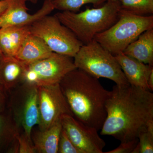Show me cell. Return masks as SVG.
Returning a JSON list of instances; mask_svg holds the SVG:
<instances>
[{"label":"cell","instance_id":"30","mask_svg":"<svg viewBox=\"0 0 153 153\" xmlns=\"http://www.w3.org/2000/svg\"><path fill=\"white\" fill-rule=\"evenodd\" d=\"M107 1H119V0H107Z\"/></svg>","mask_w":153,"mask_h":153},{"label":"cell","instance_id":"6","mask_svg":"<svg viewBox=\"0 0 153 153\" xmlns=\"http://www.w3.org/2000/svg\"><path fill=\"white\" fill-rule=\"evenodd\" d=\"M30 33L40 38L52 52L73 58L83 44L55 15H49L30 25Z\"/></svg>","mask_w":153,"mask_h":153},{"label":"cell","instance_id":"14","mask_svg":"<svg viewBox=\"0 0 153 153\" xmlns=\"http://www.w3.org/2000/svg\"><path fill=\"white\" fill-rule=\"evenodd\" d=\"M123 53L145 64L153 66V29L142 33Z\"/></svg>","mask_w":153,"mask_h":153},{"label":"cell","instance_id":"7","mask_svg":"<svg viewBox=\"0 0 153 153\" xmlns=\"http://www.w3.org/2000/svg\"><path fill=\"white\" fill-rule=\"evenodd\" d=\"M72 57L53 52L49 57L25 64L23 80L38 87L59 83L76 68Z\"/></svg>","mask_w":153,"mask_h":153},{"label":"cell","instance_id":"8","mask_svg":"<svg viewBox=\"0 0 153 153\" xmlns=\"http://www.w3.org/2000/svg\"><path fill=\"white\" fill-rule=\"evenodd\" d=\"M37 88L41 131L47 129L60 121L63 115L73 116L59 83Z\"/></svg>","mask_w":153,"mask_h":153},{"label":"cell","instance_id":"4","mask_svg":"<svg viewBox=\"0 0 153 153\" xmlns=\"http://www.w3.org/2000/svg\"><path fill=\"white\" fill-rule=\"evenodd\" d=\"M73 58L76 68L96 78L109 79L118 85H130L114 55L94 39L83 44Z\"/></svg>","mask_w":153,"mask_h":153},{"label":"cell","instance_id":"20","mask_svg":"<svg viewBox=\"0 0 153 153\" xmlns=\"http://www.w3.org/2000/svg\"><path fill=\"white\" fill-rule=\"evenodd\" d=\"M139 142L132 153H153V121L140 134Z\"/></svg>","mask_w":153,"mask_h":153},{"label":"cell","instance_id":"24","mask_svg":"<svg viewBox=\"0 0 153 153\" xmlns=\"http://www.w3.org/2000/svg\"><path fill=\"white\" fill-rule=\"evenodd\" d=\"M10 0H0V16L6 10L9 6Z\"/></svg>","mask_w":153,"mask_h":153},{"label":"cell","instance_id":"27","mask_svg":"<svg viewBox=\"0 0 153 153\" xmlns=\"http://www.w3.org/2000/svg\"><path fill=\"white\" fill-rule=\"evenodd\" d=\"M4 56L5 55L3 54L2 51L1 49V44H0V59H2Z\"/></svg>","mask_w":153,"mask_h":153},{"label":"cell","instance_id":"12","mask_svg":"<svg viewBox=\"0 0 153 153\" xmlns=\"http://www.w3.org/2000/svg\"><path fill=\"white\" fill-rule=\"evenodd\" d=\"M30 33V26H11L0 28V44L3 54L15 57Z\"/></svg>","mask_w":153,"mask_h":153},{"label":"cell","instance_id":"11","mask_svg":"<svg viewBox=\"0 0 153 153\" xmlns=\"http://www.w3.org/2000/svg\"><path fill=\"white\" fill-rule=\"evenodd\" d=\"M114 56L130 85L149 90L148 80L153 66L142 63L123 52Z\"/></svg>","mask_w":153,"mask_h":153},{"label":"cell","instance_id":"23","mask_svg":"<svg viewBox=\"0 0 153 153\" xmlns=\"http://www.w3.org/2000/svg\"><path fill=\"white\" fill-rule=\"evenodd\" d=\"M19 152L20 153H36L35 146L32 144L31 139L29 138L26 135L19 138Z\"/></svg>","mask_w":153,"mask_h":153},{"label":"cell","instance_id":"25","mask_svg":"<svg viewBox=\"0 0 153 153\" xmlns=\"http://www.w3.org/2000/svg\"><path fill=\"white\" fill-rule=\"evenodd\" d=\"M149 90L153 91V70L151 72L148 80Z\"/></svg>","mask_w":153,"mask_h":153},{"label":"cell","instance_id":"2","mask_svg":"<svg viewBox=\"0 0 153 153\" xmlns=\"http://www.w3.org/2000/svg\"><path fill=\"white\" fill-rule=\"evenodd\" d=\"M59 84L73 117L100 130L106 119L105 105L111 91L98 78L77 68L66 74Z\"/></svg>","mask_w":153,"mask_h":153},{"label":"cell","instance_id":"26","mask_svg":"<svg viewBox=\"0 0 153 153\" xmlns=\"http://www.w3.org/2000/svg\"><path fill=\"white\" fill-rule=\"evenodd\" d=\"M3 121V118L2 117V116L0 114V137H1L2 130Z\"/></svg>","mask_w":153,"mask_h":153},{"label":"cell","instance_id":"22","mask_svg":"<svg viewBox=\"0 0 153 153\" xmlns=\"http://www.w3.org/2000/svg\"><path fill=\"white\" fill-rule=\"evenodd\" d=\"M139 142L138 138L121 142L120 145L114 149L104 153H131Z\"/></svg>","mask_w":153,"mask_h":153},{"label":"cell","instance_id":"9","mask_svg":"<svg viewBox=\"0 0 153 153\" xmlns=\"http://www.w3.org/2000/svg\"><path fill=\"white\" fill-rule=\"evenodd\" d=\"M61 123L62 128L81 153H104L105 143L96 128L84 124L70 114L63 115Z\"/></svg>","mask_w":153,"mask_h":153},{"label":"cell","instance_id":"19","mask_svg":"<svg viewBox=\"0 0 153 153\" xmlns=\"http://www.w3.org/2000/svg\"><path fill=\"white\" fill-rule=\"evenodd\" d=\"M55 10L77 13L82 6L91 4L95 7L100 5L107 0H52Z\"/></svg>","mask_w":153,"mask_h":153},{"label":"cell","instance_id":"1","mask_svg":"<svg viewBox=\"0 0 153 153\" xmlns=\"http://www.w3.org/2000/svg\"><path fill=\"white\" fill-rule=\"evenodd\" d=\"M106 117L100 130L102 135L120 141L138 138L153 121V94L131 85H116L106 103Z\"/></svg>","mask_w":153,"mask_h":153},{"label":"cell","instance_id":"21","mask_svg":"<svg viewBox=\"0 0 153 153\" xmlns=\"http://www.w3.org/2000/svg\"><path fill=\"white\" fill-rule=\"evenodd\" d=\"M58 153H81L71 142L63 128L60 134Z\"/></svg>","mask_w":153,"mask_h":153},{"label":"cell","instance_id":"3","mask_svg":"<svg viewBox=\"0 0 153 153\" xmlns=\"http://www.w3.org/2000/svg\"><path fill=\"white\" fill-rule=\"evenodd\" d=\"M99 8L86 9L80 13L60 11L55 14L60 22L71 30L83 44L112 26L120 14L119 1H107Z\"/></svg>","mask_w":153,"mask_h":153},{"label":"cell","instance_id":"5","mask_svg":"<svg viewBox=\"0 0 153 153\" xmlns=\"http://www.w3.org/2000/svg\"><path fill=\"white\" fill-rule=\"evenodd\" d=\"M152 29L153 15L141 16L120 11L116 22L108 30L96 35L94 39L115 55L123 52L142 33Z\"/></svg>","mask_w":153,"mask_h":153},{"label":"cell","instance_id":"10","mask_svg":"<svg viewBox=\"0 0 153 153\" xmlns=\"http://www.w3.org/2000/svg\"><path fill=\"white\" fill-rule=\"evenodd\" d=\"M27 1V0H10L7 8L0 16V28L30 26L55 10L52 0H45L41 9L35 13L30 14L26 6Z\"/></svg>","mask_w":153,"mask_h":153},{"label":"cell","instance_id":"28","mask_svg":"<svg viewBox=\"0 0 153 153\" xmlns=\"http://www.w3.org/2000/svg\"><path fill=\"white\" fill-rule=\"evenodd\" d=\"M2 91L0 90V107H1V104L2 103V95L1 94Z\"/></svg>","mask_w":153,"mask_h":153},{"label":"cell","instance_id":"16","mask_svg":"<svg viewBox=\"0 0 153 153\" xmlns=\"http://www.w3.org/2000/svg\"><path fill=\"white\" fill-rule=\"evenodd\" d=\"M62 129L60 120L49 128L41 131L34 138V146L36 151L41 153H58Z\"/></svg>","mask_w":153,"mask_h":153},{"label":"cell","instance_id":"18","mask_svg":"<svg viewBox=\"0 0 153 153\" xmlns=\"http://www.w3.org/2000/svg\"><path fill=\"white\" fill-rule=\"evenodd\" d=\"M120 11L141 16L153 15V0H119Z\"/></svg>","mask_w":153,"mask_h":153},{"label":"cell","instance_id":"17","mask_svg":"<svg viewBox=\"0 0 153 153\" xmlns=\"http://www.w3.org/2000/svg\"><path fill=\"white\" fill-rule=\"evenodd\" d=\"M40 121L38 88L35 86L30 91L26 100L22 119L25 134L29 138L31 139L33 127L36 125H39Z\"/></svg>","mask_w":153,"mask_h":153},{"label":"cell","instance_id":"15","mask_svg":"<svg viewBox=\"0 0 153 153\" xmlns=\"http://www.w3.org/2000/svg\"><path fill=\"white\" fill-rule=\"evenodd\" d=\"M25 69V64L16 57L5 56L0 59V90H8L23 80Z\"/></svg>","mask_w":153,"mask_h":153},{"label":"cell","instance_id":"29","mask_svg":"<svg viewBox=\"0 0 153 153\" xmlns=\"http://www.w3.org/2000/svg\"><path fill=\"white\" fill-rule=\"evenodd\" d=\"M27 1H30L31 2L36 3L38 1V0H27Z\"/></svg>","mask_w":153,"mask_h":153},{"label":"cell","instance_id":"13","mask_svg":"<svg viewBox=\"0 0 153 153\" xmlns=\"http://www.w3.org/2000/svg\"><path fill=\"white\" fill-rule=\"evenodd\" d=\"M53 52L41 39L30 34L15 57L22 63L28 64L47 58Z\"/></svg>","mask_w":153,"mask_h":153}]
</instances>
